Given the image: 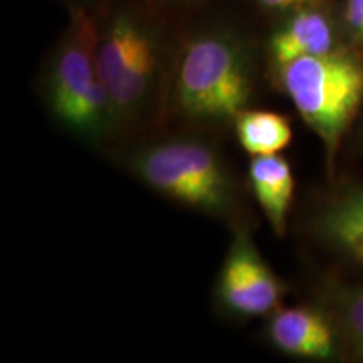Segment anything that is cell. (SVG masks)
<instances>
[{
	"mask_svg": "<svg viewBox=\"0 0 363 363\" xmlns=\"http://www.w3.org/2000/svg\"><path fill=\"white\" fill-rule=\"evenodd\" d=\"M337 30L328 13L316 7H299L269 39V57L276 69L299 57L321 56L335 51Z\"/></svg>",
	"mask_w": 363,
	"mask_h": 363,
	"instance_id": "cell-8",
	"label": "cell"
},
{
	"mask_svg": "<svg viewBox=\"0 0 363 363\" xmlns=\"http://www.w3.org/2000/svg\"><path fill=\"white\" fill-rule=\"evenodd\" d=\"M326 303L340 337L347 342L353 357L363 362V286H328Z\"/></svg>",
	"mask_w": 363,
	"mask_h": 363,
	"instance_id": "cell-12",
	"label": "cell"
},
{
	"mask_svg": "<svg viewBox=\"0 0 363 363\" xmlns=\"http://www.w3.org/2000/svg\"><path fill=\"white\" fill-rule=\"evenodd\" d=\"M99 27L83 12L71 19L48 62L44 98L61 128L88 143L106 142L120 128L96 61Z\"/></svg>",
	"mask_w": 363,
	"mask_h": 363,
	"instance_id": "cell-2",
	"label": "cell"
},
{
	"mask_svg": "<svg viewBox=\"0 0 363 363\" xmlns=\"http://www.w3.org/2000/svg\"><path fill=\"white\" fill-rule=\"evenodd\" d=\"M266 337L278 352L308 360L333 358L342 338L333 316L313 306L276 310L269 316Z\"/></svg>",
	"mask_w": 363,
	"mask_h": 363,
	"instance_id": "cell-7",
	"label": "cell"
},
{
	"mask_svg": "<svg viewBox=\"0 0 363 363\" xmlns=\"http://www.w3.org/2000/svg\"><path fill=\"white\" fill-rule=\"evenodd\" d=\"M256 2L271 11H296L299 7L310 6L313 0H256Z\"/></svg>",
	"mask_w": 363,
	"mask_h": 363,
	"instance_id": "cell-14",
	"label": "cell"
},
{
	"mask_svg": "<svg viewBox=\"0 0 363 363\" xmlns=\"http://www.w3.org/2000/svg\"><path fill=\"white\" fill-rule=\"evenodd\" d=\"M128 167L153 192L206 216L230 219L240 207L230 167L214 147L199 138L174 136L145 145L131 153Z\"/></svg>",
	"mask_w": 363,
	"mask_h": 363,
	"instance_id": "cell-3",
	"label": "cell"
},
{
	"mask_svg": "<svg viewBox=\"0 0 363 363\" xmlns=\"http://www.w3.org/2000/svg\"><path fill=\"white\" fill-rule=\"evenodd\" d=\"M345 24L358 43L363 44V0H347Z\"/></svg>",
	"mask_w": 363,
	"mask_h": 363,
	"instance_id": "cell-13",
	"label": "cell"
},
{
	"mask_svg": "<svg viewBox=\"0 0 363 363\" xmlns=\"http://www.w3.org/2000/svg\"><path fill=\"white\" fill-rule=\"evenodd\" d=\"M249 185L272 230L283 235L294 197V175L289 162L279 153L252 157Z\"/></svg>",
	"mask_w": 363,
	"mask_h": 363,
	"instance_id": "cell-9",
	"label": "cell"
},
{
	"mask_svg": "<svg viewBox=\"0 0 363 363\" xmlns=\"http://www.w3.org/2000/svg\"><path fill=\"white\" fill-rule=\"evenodd\" d=\"M96 61L120 128L145 120L162 88L163 40L158 27L133 9L115 12L98 30Z\"/></svg>",
	"mask_w": 363,
	"mask_h": 363,
	"instance_id": "cell-4",
	"label": "cell"
},
{
	"mask_svg": "<svg viewBox=\"0 0 363 363\" xmlns=\"http://www.w3.org/2000/svg\"><path fill=\"white\" fill-rule=\"evenodd\" d=\"M256 89V62L244 39L229 30L194 35L175 65L172 99L195 125H234Z\"/></svg>",
	"mask_w": 363,
	"mask_h": 363,
	"instance_id": "cell-1",
	"label": "cell"
},
{
	"mask_svg": "<svg viewBox=\"0 0 363 363\" xmlns=\"http://www.w3.org/2000/svg\"><path fill=\"white\" fill-rule=\"evenodd\" d=\"M316 229L330 247L363 266V187L331 201L318 217Z\"/></svg>",
	"mask_w": 363,
	"mask_h": 363,
	"instance_id": "cell-10",
	"label": "cell"
},
{
	"mask_svg": "<svg viewBox=\"0 0 363 363\" xmlns=\"http://www.w3.org/2000/svg\"><path fill=\"white\" fill-rule=\"evenodd\" d=\"M234 128L240 147L251 157L276 155L293 140L291 123L278 111L247 108L235 118Z\"/></svg>",
	"mask_w": 363,
	"mask_h": 363,
	"instance_id": "cell-11",
	"label": "cell"
},
{
	"mask_svg": "<svg viewBox=\"0 0 363 363\" xmlns=\"http://www.w3.org/2000/svg\"><path fill=\"white\" fill-rule=\"evenodd\" d=\"M216 294L222 311L238 320L266 318L281 308L284 286L246 230H235L217 278Z\"/></svg>",
	"mask_w": 363,
	"mask_h": 363,
	"instance_id": "cell-6",
	"label": "cell"
},
{
	"mask_svg": "<svg viewBox=\"0 0 363 363\" xmlns=\"http://www.w3.org/2000/svg\"><path fill=\"white\" fill-rule=\"evenodd\" d=\"M276 71L299 116L323 143L331 165L363 103V59L335 49L299 57Z\"/></svg>",
	"mask_w": 363,
	"mask_h": 363,
	"instance_id": "cell-5",
	"label": "cell"
}]
</instances>
